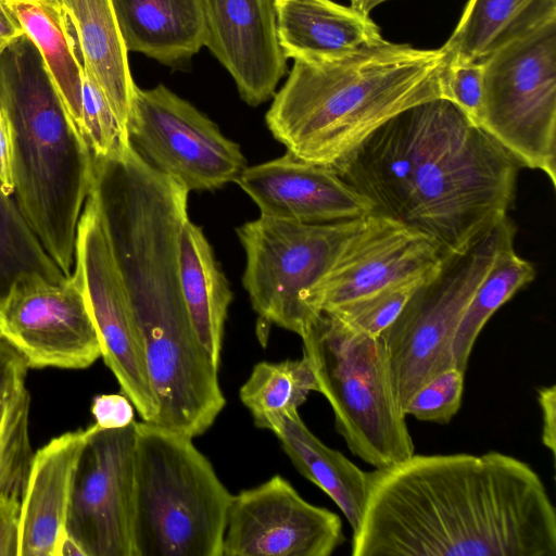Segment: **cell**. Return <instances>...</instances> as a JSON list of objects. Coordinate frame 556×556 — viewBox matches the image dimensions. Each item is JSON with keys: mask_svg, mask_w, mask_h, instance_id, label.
Returning a JSON list of instances; mask_svg holds the SVG:
<instances>
[{"mask_svg": "<svg viewBox=\"0 0 556 556\" xmlns=\"http://www.w3.org/2000/svg\"><path fill=\"white\" fill-rule=\"evenodd\" d=\"M274 2L278 42L287 60H338L383 39L368 14L332 0Z\"/></svg>", "mask_w": 556, "mask_h": 556, "instance_id": "obj_19", "label": "cell"}, {"mask_svg": "<svg viewBox=\"0 0 556 556\" xmlns=\"http://www.w3.org/2000/svg\"><path fill=\"white\" fill-rule=\"evenodd\" d=\"M427 278L387 286L324 313L333 315L357 331L379 337L396 319L415 290Z\"/></svg>", "mask_w": 556, "mask_h": 556, "instance_id": "obj_30", "label": "cell"}, {"mask_svg": "<svg viewBox=\"0 0 556 556\" xmlns=\"http://www.w3.org/2000/svg\"><path fill=\"white\" fill-rule=\"evenodd\" d=\"M91 414L102 429H118L131 424L134 405L124 394H98L92 399Z\"/></svg>", "mask_w": 556, "mask_h": 556, "instance_id": "obj_34", "label": "cell"}, {"mask_svg": "<svg viewBox=\"0 0 556 556\" xmlns=\"http://www.w3.org/2000/svg\"><path fill=\"white\" fill-rule=\"evenodd\" d=\"M386 1H389V0H350V2H351L350 7L362 12V13L369 15V13L376 7H378L379 4H381Z\"/></svg>", "mask_w": 556, "mask_h": 556, "instance_id": "obj_41", "label": "cell"}, {"mask_svg": "<svg viewBox=\"0 0 556 556\" xmlns=\"http://www.w3.org/2000/svg\"><path fill=\"white\" fill-rule=\"evenodd\" d=\"M367 476L353 556H556L554 504L514 456L414 453Z\"/></svg>", "mask_w": 556, "mask_h": 556, "instance_id": "obj_1", "label": "cell"}, {"mask_svg": "<svg viewBox=\"0 0 556 556\" xmlns=\"http://www.w3.org/2000/svg\"><path fill=\"white\" fill-rule=\"evenodd\" d=\"M74 270L102 345L105 365L122 394L146 422L155 424L159 404L151 384L144 348L101 216L88 195L76 231Z\"/></svg>", "mask_w": 556, "mask_h": 556, "instance_id": "obj_11", "label": "cell"}, {"mask_svg": "<svg viewBox=\"0 0 556 556\" xmlns=\"http://www.w3.org/2000/svg\"><path fill=\"white\" fill-rule=\"evenodd\" d=\"M254 425L278 438L298 471L334 502L354 531L365 508L367 472L323 443L304 424L299 409L265 415Z\"/></svg>", "mask_w": 556, "mask_h": 556, "instance_id": "obj_21", "label": "cell"}, {"mask_svg": "<svg viewBox=\"0 0 556 556\" xmlns=\"http://www.w3.org/2000/svg\"><path fill=\"white\" fill-rule=\"evenodd\" d=\"M318 384L308 359H287L279 363H257L239 396L252 414L253 420L299 407Z\"/></svg>", "mask_w": 556, "mask_h": 556, "instance_id": "obj_28", "label": "cell"}, {"mask_svg": "<svg viewBox=\"0 0 556 556\" xmlns=\"http://www.w3.org/2000/svg\"><path fill=\"white\" fill-rule=\"evenodd\" d=\"M192 440L137 421L132 556H222L232 494Z\"/></svg>", "mask_w": 556, "mask_h": 556, "instance_id": "obj_5", "label": "cell"}, {"mask_svg": "<svg viewBox=\"0 0 556 556\" xmlns=\"http://www.w3.org/2000/svg\"><path fill=\"white\" fill-rule=\"evenodd\" d=\"M535 275L533 265L516 253L514 239L506 241L472 294L458 324L453 341L455 367L466 371L472 348L484 325Z\"/></svg>", "mask_w": 556, "mask_h": 556, "instance_id": "obj_26", "label": "cell"}, {"mask_svg": "<svg viewBox=\"0 0 556 556\" xmlns=\"http://www.w3.org/2000/svg\"><path fill=\"white\" fill-rule=\"evenodd\" d=\"M465 371L453 366L424 383L410 397L405 415L421 421L448 424L462 405Z\"/></svg>", "mask_w": 556, "mask_h": 556, "instance_id": "obj_32", "label": "cell"}, {"mask_svg": "<svg viewBox=\"0 0 556 556\" xmlns=\"http://www.w3.org/2000/svg\"><path fill=\"white\" fill-rule=\"evenodd\" d=\"M538 402L542 413V443L553 456L556 452V387H542L538 390Z\"/></svg>", "mask_w": 556, "mask_h": 556, "instance_id": "obj_37", "label": "cell"}, {"mask_svg": "<svg viewBox=\"0 0 556 556\" xmlns=\"http://www.w3.org/2000/svg\"><path fill=\"white\" fill-rule=\"evenodd\" d=\"M205 43L251 106L268 101L287 72L274 0H202Z\"/></svg>", "mask_w": 556, "mask_h": 556, "instance_id": "obj_16", "label": "cell"}, {"mask_svg": "<svg viewBox=\"0 0 556 556\" xmlns=\"http://www.w3.org/2000/svg\"><path fill=\"white\" fill-rule=\"evenodd\" d=\"M556 20V0H469L442 48L447 62H485L494 52Z\"/></svg>", "mask_w": 556, "mask_h": 556, "instance_id": "obj_23", "label": "cell"}, {"mask_svg": "<svg viewBox=\"0 0 556 556\" xmlns=\"http://www.w3.org/2000/svg\"><path fill=\"white\" fill-rule=\"evenodd\" d=\"M128 52L168 66L188 62L205 43L202 0H111Z\"/></svg>", "mask_w": 556, "mask_h": 556, "instance_id": "obj_22", "label": "cell"}, {"mask_svg": "<svg viewBox=\"0 0 556 556\" xmlns=\"http://www.w3.org/2000/svg\"><path fill=\"white\" fill-rule=\"evenodd\" d=\"M23 27L12 12L8 0H0V49L22 36Z\"/></svg>", "mask_w": 556, "mask_h": 556, "instance_id": "obj_38", "label": "cell"}, {"mask_svg": "<svg viewBox=\"0 0 556 556\" xmlns=\"http://www.w3.org/2000/svg\"><path fill=\"white\" fill-rule=\"evenodd\" d=\"M483 67L480 63L447 62L444 74L445 99L479 126Z\"/></svg>", "mask_w": 556, "mask_h": 556, "instance_id": "obj_33", "label": "cell"}, {"mask_svg": "<svg viewBox=\"0 0 556 556\" xmlns=\"http://www.w3.org/2000/svg\"><path fill=\"white\" fill-rule=\"evenodd\" d=\"M334 425L353 455L383 468L415 453L379 337L319 313L300 337Z\"/></svg>", "mask_w": 556, "mask_h": 556, "instance_id": "obj_6", "label": "cell"}, {"mask_svg": "<svg viewBox=\"0 0 556 556\" xmlns=\"http://www.w3.org/2000/svg\"><path fill=\"white\" fill-rule=\"evenodd\" d=\"M127 138L154 169L189 192L236 182L247 167L240 146L189 101L160 84L137 86Z\"/></svg>", "mask_w": 556, "mask_h": 556, "instance_id": "obj_10", "label": "cell"}, {"mask_svg": "<svg viewBox=\"0 0 556 556\" xmlns=\"http://www.w3.org/2000/svg\"><path fill=\"white\" fill-rule=\"evenodd\" d=\"M100 426L67 431L33 455L21 505L18 556H54L65 522L79 456Z\"/></svg>", "mask_w": 556, "mask_h": 556, "instance_id": "obj_18", "label": "cell"}, {"mask_svg": "<svg viewBox=\"0 0 556 556\" xmlns=\"http://www.w3.org/2000/svg\"><path fill=\"white\" fill-rule=\"evenodd\" d=\"M367 216L324 224L260 216L237 228L245 253L242 285L264 328L275 325L304 333L318 315L305 304L306 293L330 270Z\"/></svg>", "mask_w": 556, "mask_h": 556, "instance_id": "obj_9", "label": "cell"}, {"mask_svg": "<svg viewBox=\"0 0 556 556\" xmlns=\"http://www.w3.org/2000/svg\"><path fill=\"white\" fill-rule=\"evenodd\" d=\"M515 233L507 217L467 250L443 255L437 271L379 336L403 412L424 383L455 366L453 341L462 316L498 250Z\"/></svg>", "mask_w": 556, "mask_h": 556, "instance_id": "obj_7", "label": "cell"}, {"mask_svg": "<svg viewBox=\"0 0 556 556\" xmlns=\"http://www.w3.org/2000/svg\"><path fill=\"white\" fill-rule=\"evenodd\" d=\"M8 2L24 33L37 47L72 119L81 132L83 66L59 0Z\"/></svg>", "mask_w": 556, "mask_h": 556, "instance_id": "obj_25", "label": "cell"}, {"mask_svg": "<svg viewBox=\"0 0 556 556\" xmlns=\"http://www.w3.org/2000/svg\"><path fill=\"white\" fill-rule=\"evenodd\" d=\"M344 541L337 514L308 503L275 475L232 495L222 556H329Z\"/></svg>", "mask_w": 556, "mask_h": 556, "instance_id": "obj_14", "label": "cell"}, {"mask_svg": "<svg viewBox=\"0 0 556 556\" xmlns=\"http://www.w3.org/2000/svg\"><path fill=\"white\" fill-rule=\"evenodd\" d=\"M446 64L442 48L384 38L338 60H294L267 128L294 157L332 167L397 114L445 99Z\"/></svg>", "mask_w": 556, "mask_h": 556, "instance_id": "obj_2", "label": "cell"}, {"mask_svg": "<svg viewBox=\"0 0 556 556\" xmlns=\"http://www.w3.org/2000/svg\"><path fill=\"white\" fill-rule=\"evenodd\" d=\"M22 497L0 495V556H18Z\"/></svg>", "mask_w": 556, "mask_h": 556, "instance_id": "obj_36", "label": "cell"}, {"mask_svg": "<svg viewBox=\"0 0 556 556\" xmlns=\"http://www.w3.org/2000/svg\"><path fill=\"white\" fill-rule=\"evenodd\" d=\"M28 369L22 355L0 333V402L26 384Z\"/></svg>", "mask_w": 556, "mask_h": 556, "instance_id": "obj_35", "label": "cell"}, {"mask_svg": "<svg viewBox=\"0 0 556 556\" xmlns=\"http://www.w3.org/2000/svg\"><path fill=\"white\" fill-rule=\"evenodd\" d=\"M0 111L9 135L14 199L46 251L72 274L93 160L31 39L0 52Z\"/></svg>", "mask_w": 556, "mask_h": 556, "instance_id": "obj_3", "label": "cell"}, {"mask_svg": "<svg viewBox=\"0 0 556 556\" xmlns=\"http://www.w3.org/2000/svg\"><path fill=\"white\" fill-rule=\"evenodd\" d=\"M0 333L28 368L85 369L102 355L98 329L81 280L29 275L13 287L0 308Z\"/></svg>", "mask_w": 556, "mask_h": 556, "instance_id": "obj_12", "label": "cell"}, {"mask_svg": "<svg viewBox=\"0 0 556 556\" xmlns=\"http://www.w3.org/2000/svg\"><path fill=\"white\" fill-rule=\"evenodd\" d=\"M254 201L260 216L302 224L365 217L372 203L332 168L283 156L247 166L236 180Z\"/></svg>", "mask_w": 556, "mask_h": 556, "instance_id": "obj_17", "label": "cell"}, {"mask_svg": "<svg viewBox=\"0 0 556 556\" xmlns=\"http://www.w3.org/2000/svg\"><path fill=\"white\" fill-rule=\"evenodd\" d=\"M181 292L192 325L219 367L232 291L200 226L187 218L179 240Z\"/></svg>", "mask_w": 556, "mask_h": 556, "instance_id": "obj_24", "label": "cell"}, {"mask_svg": "<svg viewBox=\"0 0 556 556\" xmlns=\"http://www.w3.org/2000/svg\"><path fill=\"white\" fill-rule=\"evenodd\" d=\"M479 127L556 186V20L482 63Z\"/></svg>", "mask_w": 556, "mask_h": 556, "instance_id": "obj_8", "label": "cell"}, {"mask_svg": "<svg viewBox=\"0 0 556 556\" xmlns=\"http://www.w3.org/2000/svg\"><path fill=\"white\" fill-rule=\"evenodd\" d=\"M29 275L51 281L66 277L28 225L14 195L0 187V308L14 285Z\"/></svg>", "mask_w": 556, "mask_h": 556, "instance_id": "obj_27", "label": "cell"}, {"mask_svg": "<svg viewBox=\"0 0 556 556\" xmlns=\"http://www.w3.org/2000/svg\"><path fill=\"white\" fill-rule=\"evenodd\" d=\"M85 72L106 98L127 136L137 85L111 0H59Z\"/></svg>", "mask_w": 556, "mask_h": 556, "instance_id": "obj_20", "label": "cell"}, {"mask_svg": "<svg viewBox=\"0 0 556 556\" xmlns=\"http://www.w3.org/2000/svg\"><path fill=\"white\" fill-rule=\"evenodd\" d=\"M2 49H0L1 52ZM0 187L13 194L10 175L9 135L4 118L0 111Z\"/></svg>", "mask_w": 556, "mask_h": 556, "instance_id": "obj_39", "label": "cell"}, {"mask_svg": "<svg viewBox=\"0 0 556 556\" xmlns=\"http://www.w3.org/2000/svg\"><path fill=\"white\" fill-rule=\"evenodd\" d=\"M26 384L0 402V495L23 497L31 459Z\"/></svg>", "mask_w": 556, "mask_h": 556, "instance_id": "obj_29", "label": "cell"}, {"mask_svg": "<svg viewBox=\"0 0 556 556\" xmlns=\"http://www.w3.org/2000/svg\"><path fill=\"white\" fill-rule=\"evenodd\" d=\"M81 132L93 157L117 153L129 144L106 98L81 70Z\"/></svg>", "mask_w": 556, "mask_h": 556, "instance_id": "obj_31", "label": "cell"}, {"mask_svg": "<svg viewBox=\"0 0 556 556\" xmlns=\"http://www.w3.org/2000/svg\"><path fill=\"white\" fill-rule=\"evenodd\" d=\"M403 117L407 166L396 220L428 233L443 255L463 252L508 217L521 166L447 99Z\"/></svg>", "mask_w": 556, "mask_h": 556, "instance_id": "obj_4", "label": "cell"}, {"mask_svg": "<svg viewBox=\"0 0 556 556\" xmlns=\"http://www.w3.org/2000/svg\"><path fill=\"white\" fill-rule=\"evenodd\" d=\"M137 421L97 428L77 464L66 532L85 556H132Z\"/></svg>", "mask_w": 556, "mask_h": 556, "instance_id": "obj_13", "label": "cell"}, {"mask_svg": "<svg viewBox=\"0 0 556 556\" xmlns=\"http://www.w3.org/2000/svg\"><path fill=\"white\" fill-rule=\"evenodd\" d=\"M54 556H85V553L65 530L56 543Z\"/></svg>", "mask_w": 556, "mask_h": 556, "instance_id": "obj_40", "label": "cell"}, {"mask_svg": "<svg viewBox=\"0 0 556 556\" xmlns=\"http://www.w3.org/2000/svg\"><path fill=\"white\" fill-rule=\"evenodd\" d=\"M442 258L428 233L371 213L304 302L314 314L327 312L387 286L429 277Z\"/></svg>", "mask_w": 556, "mask_h": 556, "instance_id": "obj_15", "label": "cell"}]
</instances>
